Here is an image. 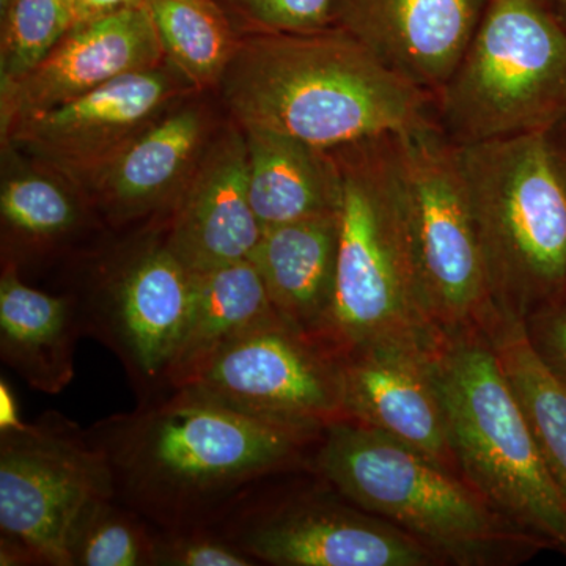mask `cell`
Segmentation results:
<instances>
[{
    "label": "cell",
    "instance_id": "cell-15",
    "mask_svg": "<svg viewBox=\"0 0 566 566\" xmlns=\"http://www.w3.org/2000/svg\"><path fill=\"white\" fill-rule=\"evenodd\" d=\"M164 59L145 2L74 25L31 73L2 85V132L123 76L159 69Z\"/></svg>",
    "mask_w": 566,
    "mask_h": 566
},
{
    "label": "cell",
    "instance_id": "cell-11",
    "mask_svg": "<svg viewBox=\"0 0 566 566\" xmlns=\"http://www.w3.org/2000/svg\"><path fill=\"white\" fill-rule=\"evenodd\" d=\"M181 389L304 433L345 419L338 357L282 319L226 346Z\"/></svg>",
    "mask_w": 566,
    "mask_h": 566
},
{
    "label": "cell",
    "instance_id": "cell-29",
    "mask_svg": "<svg viewBox=\"0 0 566 566\" xmlns=\"http://www.w3.org/2000/svg\"><path fill=\"white\" fill-rule=\"evenodd\" d=\"M216 527L158 528L153 566H253Z\"/></svg>",
    "mask_w": 566,
    "mask_h": 566
},
{
    "label": "cell",
    "instance_id": "cell-14",
    "mask_svg": "<svg viewBox=\"0 0 566 566\" xmlns=\"http://www.w3.org/2000/svg\"><path fill=\"white\" fill-rule=\"evenodd\" d=\"M436 349L382 344L337 356L345 419L460 474L434 374Z\"/></svg>",
    "mask_w": 566,
    "mask_h": 566
},
{
    "label": "cell",
    "instance_id": "cell-12",
    "mask_svg": "<svg viewBox=\"0 0 566 566\" xmlns=\"http://www.w3.org/2000/svg\"><path fill=\"white\" fill-rule=\"evenodd\" d=\"M192 294V271L166 240L126 253L88 300H77L84 335L120 360L137 400L167 394V375Z\"/></svg>",
    "mask_w": 566,
    "mask_h": 566
},
{
    "label": "cell",
    "instance_id": "cell-32",
    "mask_svg": "<svg viewBox=\"0 0 566 566\" xmlns=\"http://www.w3.org/2000/svg\"><path fill=\"white\" fill-rule=\"evenodd\" d=\"M554 136H556V140L558 144V148H560L562 156H564V161L566 166V122L562 123L558 128L554 129Z\"/></svg>",
    "mask_w": 566,
    "mask_h": 566
},
{
    "label": "cell",
    "instance_id": "cell-27",
    "mask_svg": "<svg viewBox=\"0 0 566 566\" xmlns=\"http://www.w3.org/2000/svg\"><path fill=\"white\" fill-rule=\"evenodd\" d=\"M73 25L70 0H14L2 14V85L40 65Z\"/></svg>",
    "mask_w": 566,
    "mask_h": 566
},
{
    "label": "cell",
    "instance_id": "cell-5",
    "mask_svg": "<svg viewBox=\"0 0 566 566\" xmlns=\"http://www.w3.org/2000/svg\"><path fill=\"white\" fill-rule=\"evenodd\" d=\"M495 315L566 293V166L553 132L457 144Z\"/></svg>",
    "mask_w": 566,
    "mask_h": 566
},
{
    "label": "cell",
    "instance_id": "cell-23",
    "mask_svg": "<svg viewBox=\"0 0 566 566\" xmlns=\"http://www.w3.org/2000/svg\"><path fill=\"white\" fill-rule=\"evenodd\" d=\"M482 329L534 428L547 469L566 501V387L539 363L523 322L494 314Z\"/></svg>",
    "mask_w": 566,
    "mask_h": 566
},
{
    "label": "cell",
    "instance_id": "cell-26",
    "mask_svg": "<svg viewBox=\"0 0 566 566\" xmlns=\"http://www.w3.org/2000/svg\"><path fill=\"white\" fill-rule=\"evenodd\" d=\"M156 527L115 497L93 502L66 542L69 566H153Z\"/></svg>",
    "mask_w": 566,
    "mask_h": 566
},
{
    "label": "cell",
    "instance_id": "cell-1",
    "mask_svg": "<svg viewBox=\"0 0 566 566\" xmlns=\"http://www.w3.org/2000/svg\"><path fill=\"white\" fill-rule=\"evenodd\" d=\"M114 497L158 528L214 527L253 486L307 468L322 434L304 433L172 390L87 428Z\"/></svg>",
    "mask_w": 566,
    "mask_h": 566
},
{
    "label": "cell",
    "instance_id": "cell-34",
    "mask_svg": "<svg viewBox=\"0 0 566 566\" xmlns=\"http://www.w3.org/2000/svg\"><path fill=\"white\" fill-rule=\"evenodd\" d=\"M558 17L562 18V20H564L565 24H566V3L564 6V9H562L560 11H558Z\"/></svg>",
    "mask_w": 566,
    "mask_h": 566
},
{
    "label": "cell",
    "instance_id": "cell-2",
    "mask_svg": "<svg viewBox=\"0 0 566 566\" xmlns=\"http://www.w3.org/2000/svg\"><path fill=\"white\" fill-rule=\"evenodd\" d=\"M243 129L340 151L430 126V93L395 73L344 29L249 32L221 82Z\"/></svg>",
    "mask_w": 566,
    "mask_h": 566
},
{
    "label": "cell",
    "instance_id": "cell-6",
    "mask_svg": "<svg viewBox=\"0 0 566 566\" xmlns=\"http://www.w3.org/2000/svg\"><path fill=\"white\" fill-rule=\"evenodd\" d=\"M434 374L458 472L510 523L566 556V501L482 327L446 335Z\"/></svg>",
    "mask_w": 566,
    "mask_h": 566
},
{
    "label": "cell",
    "instance_id": "cell-9",
    "mask_svg": "<svg viewBox=\"0 0 566 566\" xmlns=\"http://www.w3.org/2000/svg\"><path fill=\"white\" fill-rule=\"evenodd\" d=\"M395 172L431 315L444 335L494 315L458 145L434 126L390 137Z\"/></svg>",
    "mask_w": 566,
    "mask_h": 566
},
{
    "label": "cell",
    "instance_id": "cell-10",
    "mask_svg": "<svg viewBox=\"0 0 566 566\" xmlns=\"http://www.w3.org/2000/svg\"><path fill=\"white\" fill-rule=\"evenodd\" d=\"M266 480L214 526L259 565H446L415 536L346 501L324 480L323 488L290 493L268 490Z\"/></svg>",
    "mask_w": 566,
    "mask_h": 566
},
{
    "label": "cell",
    "instance_id": "cell-21",
    "mask_svg": "<svg viewBox=\"0 0 566 566\" xmlns=\"http://www.w3.org/2000/svg\"><path fill=\"white\" fill-rule=\"evenodd\" d=\"M338 214L264 230L251 259L279 316L314 338L333 303Z\"/></svg>",
    "mask_w": 566,
    "mask_h": 566
},
{
    "label": "cell",
    "instance_id": "cell-13",
    "mask_svg": "<svg viewBox=\"0 0 566 566\" xmlns=\"http://www.w3.org/2000/svg\"><path fill=\"white\" fill-rule=\"evenodd\" d=\"M180 92L163 70L140 71L13 126L7 137L73 185L91 191L99 175Z\"/></svg>",
    "mask_w": 566,
    "mask_h": 566
},
{
    "label": "cell",
    "instance_id": "cell-31",
    "mask_svg": "<svg viewBox=\"0 0 566 566\" xmlns=\"http://www.w3.org/2000/svg\"><path fill=\"white\" fill-rule=\"evenodd\" d=\"M145 0H73V25H81L84 22L96 20V18L106 17L129 9V7L140 6Z\"/></svg>",
    "mask_w": 566,
    "mask_h": 566
},
{
    "label": "cell",
    "instance_id": "cell-8",
    "mask_svg": "<svg viewBox=\"0 0 566 566\" xmlns=\"http://www.w3.org/2000/svg\"><path fill=\"white\" fill-rule=\"evenodd\" d=\"M107 497L109 464L80 424L46 412L0 428V565L69 566L71 528Z\"/></svg>",
    "mask_w": 566,
    "mask_h": 566
},
{
    "label": "cell",
    "instance_id": "cell-25",
    "mask_svg": "<svg viewBox=\"0 0 566 566\" xmlns=\"http://www.w3.org/2000/svg\"><path fill=\"white\" fill-rule=\"evenodd\" d=\"M3 230L14 251L44 252L57 248L85 223L76 197L43 175H18L0 192Z\"/></svg>",
    "mask_w": 566,
    "mask_h": 566
},
{
    "label": "cell",
    "instance_id": "cell-17",
    "mask_svg": "<svg viewBox=\"0 0 566 566\" xmlns=\"http://www.w3.org/2000/svg\"><path fill=\"white\" fill-rule=\"evenodd\" d=\"M164 230L192 273L252 259L264 229L249 197L248 142L240 126L203 148Z\"/></svg>",
    "mask_w": 566,
    "mask_h": 566
},
{
    "label": "cell",
    "instance_id": "cell-20",
    "mask_svg": "<svg viewBox=\"0 0 566 566\" xmlns=\"http://www.w3.org/2000/svg\"><path fill=\"white\" fill-rule=\"evenodd\" d=\"M279 319L252 260L192 273L191 304L170 363L167 392L189 385L226 346Z\"/></svg>",
    "mask_w": 566,
    "mask_h": 566
},
{
    "label": "cell",
    "instance_id": "cell-30",
    "mask_svg": "<svg viewBox=\"0 0 566 566\" xmlns=\"http://www.w3.org/2000/svg\"><path fill=\"white\" fill-rule=\"evenodd\" d=\"M523 324L539 363L566 387V293L536 308Z\"/></svg>",
    "mask_w": 566,
    "mask_h": 566
},
{
    "label": "cell",
    "instance_id": "cell-16",
    "mask_svg": "<svg viewBox=\"0 0 566 566\" xmlns=\"http://www.w3.org/2000/svg\"><path fill=\"white\" fill-rule=\"evenodd\" d=\"M490 0H338L334 25L395 73L441 92L471 46Z\"/></svg>",
    "mask_w": 566,
    "mask_h": 566
},
{
    "label": "cell",
    "instance_id": "cell-7",
    "mask_svg": "<svg viewBox=\"0 0 566 566\" xmlns=\"http://www.w3.org/2000/svg\"><path fill=\"white\" fill-rule=\"evenodd\" d=\"M458 144L554 132L566 122V24L542 0H490L442 88Z\"/></svg>",
    "mask_w": 566,
    "mask_h": 566
},
{
    "label": "cell",
    "instance_id": "cell-18",
    "mask_svg": "<svg viewBox=\"0 0 566 566\" xmlns=\"http://www.w3.org/2000/svg\"><path fill=\"white\" fill-rule=\"evenodd\" d=\"M203 137L202 114L192 107L153 123L92 186L99 210L117 226L170 210L199 163Z\"/></svg>",
    "mask_w": 566,
    "mask_h": 566
},
{
    "label": "cell",
    "instance_id": "cell-22",
    "mask_svg": "<svg viewBox=\"0 0 566 566\" xmlns=\"http://www.w3.org/2000/svg\"><path fill=\"white\" fill-rule=\"evenodd\" d=\"M243 132L249 197L264 230L340 212L344 178L340 163L331 151L282 134Z\"/></svg>",
    "mask_w": 566,
    "mask_h": 566
},
{
    "label": "cell",
    "instance_id": "cell-35",
    "mask_svg": "<svg viewBox=\"0 0 566 566\" xmlns=\"http://www.w3.org/2000/svg\"><path fill=\"white\" fill-rule=\"evenodd\" d=\"M71 6H73V0H70Z\"/></svg>",
    "mask_w": 566,
    "mask_h": 566
},
{
    "label": "cell",
    "instance_id": "cell-4",
    "mask_svg": "<svg viewBox=\"0 0 566 566\" xmlns=\"http://www.w3.org/2000/svg\"><path fill=\"white\" fill-rule=\"evenodd\" d=\"M311 472L346 501L403 528L446 565H516L549 549L457 472L353 420L324 428Z\"/></svg>",
    "mask_w": 566,
    "mask_h": 566
},
{
    "label": "cell",
    "instance_id": "cell-24",
    "mask_svg": "<svg viewBox=\"0 0 566 566\" xmlns=\"http://www.w3.org/2000/svg\"><path fill=\"white\" fill-rule=\"evenodd\" d=\"M164 55L192 87L219 84L237 51L233 21L218 0H145Z\"/></svg>",
    "mask_w": 566,
    "mask_h": 566
},
{
    "label": "cell",
    "instance_id": "cell-33",
    "mask_svg": "<svg viewBox=\"0 0 566 566\" xmlns=\"http://www.w3.org/2000/svg\"><path fill=\"white\" fill-rule=\"evenodd\" d=\"M542 2H545L546 6H549L551 9H553L554 11H556V13L558 14V11H560L562 9H564V6L566 3V0H542Z\"/></svg>",
    "mask_w": 566,
    "mask_h": 566
},
{
    "label": "cell",
    "instance_id": "cell-28",
    "mask_svg": "<svg viewBox=\"0 0 566 566\" xmlns=\"http://www.w3.org/2000/svg\"><path fill=\"white\" fill-rule=\"evenodd\" d=\"M249 32L308 33L334 28L338 0H218Z\"/></svg>",
    "mask_w": 566,
    "mask_h": 566
},
{
    "label": "cell",
    "instance_id": "cell-19",
    "mask_svg": "<svg viewBox=\"0 0 566 566\" xmlns=\"http://www.w3.org/2000/svg\"><path fill=\"white\" fill-rule=\"evenodd\" d=\"M84 326L74 294L28 285L13 266L0 279V359L25 385L57 395L73 382L74 349Z\"/></svg>",
    "mask_w": 566,
    "mask_h": 566
},
{
    "label": "cell",
    "instance_id": "cell-3",
    "mask_svg": "<svg viewBox=\"0 0 566 566\" xmlns=\"http://www.w3.org/2000/svg\"><path fill=\"white\" fill-rule=\"evenodd\" d=\"M340 153L333 303L316 340L335 356L382 344L436 349L446 335L424 294L390 137Z\"/></svg>",
    "mask_w": 566,
    "mask_h": 566
}]
</instances>
